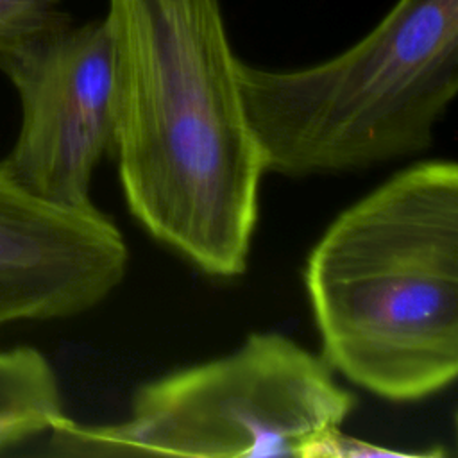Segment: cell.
Returning <instances> with one entry per match:
<instances>
[{
    "mask_svg": "<svg viewBox=\"0 0 458 458\" xmlns=\"http://www.w3.org/2000/svg\"><path fill=\"white\" fill-rule=\"evenodd\" d=\"M131 215L213 277L247 270L265 170L218 0H109Z\"/></svg>",
    "mask_w": 458,
    "mask_h": 458,
    "instance_id": "6da1fadb",
    "label": "cell"
},
{
    "mask_svg": "<svg viewBox=\"0 0 458 458\" xmlns=\"http://www.w3.org/2000/svg\"><path fill=\"white\" fill-rule=\"evenodd\" d=\"M320 356L360 388L411 403L458 374V166L411 165L345 208L304 265Z\"/></svg>",
    "mask_w": 458,
    "mask_h": 458,
    "instance_id": "7a4b0ae2",
    "label": "cell"
},
{
    "mask_svg": "<svg viewBox=\"0 0 458 458\" xmlns=\"http://www.w3.org/2000/svg\"><path fill=\"white\" fill-rule=\"evenodd\" d=\"M267 172H360L417 156L458 91V0H397L342 54L297 70L238 59Z\"/></svg>",
    "mask_w": 458,
    "mask_h": 458,
    "instance_id": "3957f363",
    "label": "cell"
},
{
    "mask_svg": "<svg viewBox=\"0 0 458 458\" xmlns=\"http://www.w3.org/2000/svg\"><path fill=\"white\" fill-rule=\"evenodd\" d=\"M356 406L322 356L274 333H250L233 352L140 385L113 424L50 428L57 456H297Z\"/></svg>",
    "mask_w": 458,
    "mask_h": 458,
    "instance_id": "277c9868",
    "label": "cell"
},
{
    "mask_svg": "<svg viewBox=\"0 0 458 458\" xmlns=\"http://www.w3.org/2000/svg\"><path fill=\"white\" fill-rule=\"evenodd\" d=\"M21 104L18 138L0 165L50 202L88 209L97 165L114 152V50L106 20L68 27L2 70Z\"/></svg>",
    "mask_w": 458,
    "mask_h": 458,
    "instance_id": "5b68a950",
    "label": "cell"
},
{
    "mask_svg": "<svg viewBox=\"0 0 458 458\" xmlns=\"http://www.w3.org/2000/svg\"><path fill=\"white\" fill-rule=\"evenodd\" d=\"M129 249L95 206L68 208L0 165V324L79 315L125 277Z\"/></svg>",
    "mask_w": 458,
    "mask_h": 458,
    "instance_id": "8992f818",
    "label": "cell"
},
{
    "mask_svg": "<svg viewBox=\"0 0 458 458\" xmlns=\"http://www.w3.org/2000/svg\"><path fill=\"white\" fill-rule=\"evenodd\" d=\"M64 417L57 377L32 347L0 351V449L50 428Z\"/></svg>",
    "mask_w": 458,
    "mask_h": 458,
    "instance_id": "52a82bcc",
    "label": "cell"
},
{
    "mask_svg": "<svg viewBox=\"0 0 458 458\" xmlns=\"http://www.w3.org/2000/svg\"><path fill=\"white\" fill-rule=\"evenodd\" d=\"M70 25L61 0H0V70Z\"/></svg>",
    "mask_w": 458,
    "mask_h": 458,
    "instance_id": "ba28073f",
    "label": "cell"
},
{
    "mask_svg": "<svg viewBox=\"0 0 458 458\" xmlns=\"http://www.w3.org/2000/svg\"><path fill=\"white\" fill-rule=\"evenodd\" d=\"M438 453H404L374 442H367L344 433L338 428H329L313 437L301 451L299 458H406V456H440Z\"/></svg>",
    "mask_w": 458,
    "mask_h": 458,
    "instance_id": "9c48e42d",
    "label": "cell"
}]
</instances>
